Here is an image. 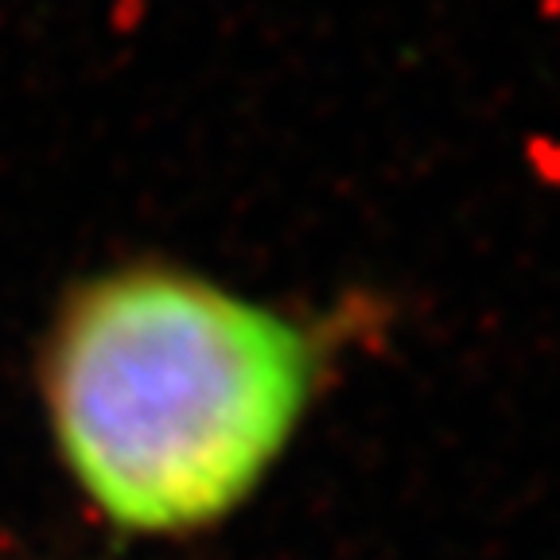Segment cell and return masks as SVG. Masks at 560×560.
Returning <instances> with one entry per match:
<instances>
[{"label": "cell", "instance_id": "1", "mask_svg": "<svg viewBox=\"0 0 560 560\" xmlns=\"http://www.w3.org/2000/svg\"><path fill=\"white\" fill-rule=\"evenodd\" d=\"M44 385L86 499L132 534H184L242 506L289 447L315 347L289 315L149 265L70 296Z\"/></svg>", "mask_w": 560, "mask_h": 560}]
</instances>
